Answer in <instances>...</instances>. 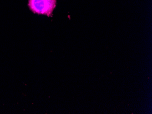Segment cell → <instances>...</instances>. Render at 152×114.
Here are the masks:
<instances>
[{"mask_svg": "<svg viewBox=\"0 0 152 114\" xmlns=\"http://www.w3.org/2000/svg\"><path fill=\"white\" fill-rule=\"evenodd\" d=\"M56 0H29L31 10L37 14L49 16L56 6Z\"/></svg>", "mask_w": 152, "mask_h": 114, "instance_id": "obj_1", "label": "cell"}]
</instances>
